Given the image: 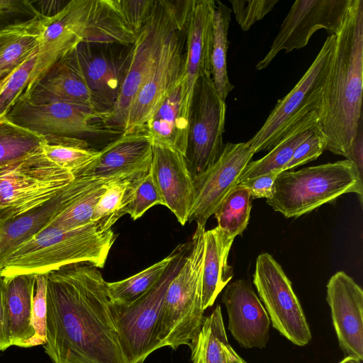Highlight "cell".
I'll list each match as a JSON object with an SVG mask.
<instances>
[{
	"label": "cell",
	"mask_w": 363,
	"mask_h": 363,
	"mask_svg": "<svg viewBox=\"0 0 363 363\" xmlns=\"http://www.w3.org/2000/svg\"><path fill=\"white\" fill-rule=\"evenodd\" d=\"M186 1L155 0L152 11L130 48V56L118 99L102 114L111 132L123 133L132 101L152 71L162 45Z\"/></svg>",
	"instance_id": "obj_7"
},
{
	"label": "cell",
	"mask_w": 363,
	"mask_h": 363,
	"mask_svg": "<svg viewBox=\"0 0 363 363\" xmlns=\"http://www.w3.org/2000/svg\"><path fill=\"white\" fill-rule=\"evenodd\" d=\"M318 110L325 150L347 157L362 119L363 1L350 0Z\"/></svg>",
	"instance_id": "obj_2"
},
{
	"label": "cell",
	"mask_w": 363,
	"mask_h": 363,
	"mask_svg": "<svg viewBox=\"0 0 363 363\" xmlns=\"http://www.w3.org/2000/svg\"><path fill=\"white\" fill-rule=\"evenodd\" d=\"M226 105L218 95L211 74L199 77L191 96L187 147L184 159L193 179L220 157Z\"/></svg>",
	"instance_id": "obj_12"
},
{
	"label": "cell",
	"mask_w": 363,
	"mask_h": 363,
	"mask_svg": "<svg viewBox=\"0 0 363 363\" xmlns=\"http://www.w3.org/2000/svg\"><path fill=\"white\" fill-rule=\"evenodd\" d=\"M221 300L228 313V329L235 340L245 349L264 348L271 322L250 281L240 279L228 284Z\"/></svg>",
	"instance_id": "obj_19"
},
{
	"label": "cell",
	"mask_w": 363,
	"mask_h": 363,
	"mask_svg": "<svg viewBox=\"0 0 363 363\" xmlns=\"http://www.w3.org/2000/svg\"><path fill=\"white\" fill-rule=\"evenodd\" d=\"M36 55L37 53L32 55L12 72L0 94V116L6 114L25 90L35 62Z\"/></svg>",
	"instance_id": "obj_40"
},
{
	"label": "cell",
	"mask_w": 363,
	"mask_h": 363,
	"mask_svg": "<svg viewBox=\"0 0 363 363\" xmlns=\"http://www.w3.org/2000/svg\"><path fill=\"white\" fill-rule=\"evenodd\" d=\"M74 178L46 157L42 150L8 164L0 173V208L15 217L43 206Z\"/></svg>",
	"instance_id": "obj_8"
},
{
	"label": "cell",
	"mask_w": 363,
	"mask_h": 363,
	"mask_svg": "<svg viewBox=\"0 0 363 363\" xmlns=\"http://www.w3.org/2000/svg\"><path fill=\"white\" fill-rule=\"evenodd\" d=\"M189 108L184 77L166 95L146 124L152 145L169 147L184 157Z\"/></svg>",
	"instance_id": "obj_24"
},
{
	"label": "cell",
	"mask_w": 363,
	"mask_h": 363,
	"mask_svg": "<svg viewBox=\"0 0 363 363\" xmlns=\"http://www.w3.org/2000/svg\"><path fill=\"white\" fill-rule=\"evenodd\" d=\"M193 2L186 1L168 33L152 71L131 103L123 133L145 131L162 101L185 77L186 25Z\"/></svg>",
	"instance_id": "obj_10"
},
{
	"label": "cell",
	"mask_w": 363,
	"mask_h": 363,
	"mask_svg": "<svg viewBox=\"0 0 363 363\" xmlns=\"http://www.w3.org/2000/svg\"><path fill=\"white\" fill-rule=\"evenodd\" d=\"M326 301L333 328L345 356L363 359V291L344 272H337L327 284Z\"/></svg>",
	"instance_id": "obj_18"
},
{
	"label": "cell",
	"mask_w": 363,
	"mask_h": 363,
	"mask_svg": "<svg viewBox=\"0 0 363 363\" xmlns=\"http://www.w3.org/2000/svg\"><path fill=\"white\" fill-rule=\"evenodd\" d=\"M45 137L0 116V164L20 160L41 150Z\"/></svg>",
	"instance_id": "obj_35"
},
{
	"label": "cell",
	"mask_w": 363,
	"mask_h": 363,
	"mask_svg": "<svg viewBox=\"0 0 363 363\" xmlns=\"http://www.w3.org/2000/svg\"><path fill=\"white\" fill-rule=\"evenodd\" d=\"M4 77H0V79H2V78H4Z\"/></svg>",
	"instance_id": "obj_50"
},
{
	"label": "cell",
	"mask_w": 363,
	"mask_h": 363,
	"mask_svg": "<svg viewBox=\"0 0 363 363\" xmlns=\"http://www.w3.org/2000/svg\"><path fill=\"white\" fill-rule=\"evenodd\" d=\"M255 154L247 142L225 144L218 160L193 179L194 200L189 223L206 225L224 198L238 184L239 177Z\"/></svg>",
	"instance_id": "obj_16"
},
{
	"label": "cell",
	"mask_w": 363,
	"mask_h": 363,
	"mask_svg": "<svg viewBox=\"0 0 363 363\" xmlns=\"http://www.w3.org/2000/svg\"><path fill=\"white\" fill-rule=\"evenodd\" d=\"M11 346L4 310V281L2 279L0 282V351H4Z\"/></svg>",
	"instance_id": "obj_46"
},
{
	"label": "cell",
	"mask_w": 363,
	"mask_h": 363,
	"mask_svg": "<svg viewBox=\"0 0 363 363\" xmlns=\"http://www.w3.org/2000/svg\"><path fill=\"white\" fill-rule=\"evenodd\" d=\"M12 123L44 137L78 138L100 134L97 121L102 123V113L91 108L66 103L35 104L18 97L6 114Z\"/></svg>",
	"instance_id": "obj_15"
},
{
	"label": "cell",
	"mask_w": 363,
	"mask_h": 363,
	"mask_svg": "<svg viewBox=\"0 0 363 363\" xmlns=\"http://www.w3.org/2000/svg\"><path fill=\"white\" fill-rule=\"evenodd\" d=\"M116 237L94 223L72 230L47 225L0 260V279L48 274L76 263L103 268Z\"/></svg>",
	"instance_id": "obj_4"
},
{
	"label": "cell",
	"mask_w": 363,
	"mask_h": 363,
	"mask_svg": "<svg viewBox=\"0 0 363 363\" xmlns=\"http://www.w3.org/2000/svg\"><path fill=\"white\" fill-rule=\"evenodd\" d=\"M317 124V110L301 117L286 130L281 140L266 155L248 163L239 177L238 184L245 179L272 171L282 172L296 147L308 137Z\"/></svg>",
	"instance_id": "obj_28"
},
{
	"label": "cell",
	"mask_w": 363,
	"mask_h": 363,
	"mask_svg": "<svg viewBox=\"0 0 363 363\" xmlns=\"http://www.w3.org/2000/svg\"><path fill=\"white\" fill-rule=\"evenodd\" d=\"M150 171L162 197L163 206L184 225L194 203V187L184 155L169 147L153 145Z\"/></svg>",
	"instance_id": "obj_21"
},
{
	"label": "cell",
	"mask_w": 363,
	"mask_h": 363,
	"mask_svg": "<svg viewBox=\"0 0 363 363\" xmlns=\"http://www.w3.org/2000/svg\"><path fill=\"white\" fill-rule=\"evenodd\" d=\"M253 283L272 326L297 346L308 344L312 335L301 305L291 281L271 255L257 257Z\"/></svg>",
	"instance_id": "obj_13"
},
{
	"label": "cell",
	"mask_w": 363,
	"mask_h": 363,
	"mask_svg": "<svg viewBox=\"0 0 363 363\" xmlns=\"http://www.w3.org/2000/svg\"><path fill=\"white\" fill-rule=\"evenodd\" d=\"M133 182L121 181L111 184L100 197L94 212L93 223L102 230L111 229L114 223L123 215L130 201Z\"/></svg>",
	"instance_id": "obj_37"
},
{
	"label": "cell",
	"mask_w": 363,
	"mask_h": 363,
	"mask_svg": "<svg viewBox=\"0 0 363 363\" xmlns=\"http://www.w3.org/2000/svg\"><path fill=\"white\" fill-rule=\"evenodd\" d=\"M45 138L41 147L44 155L74 176L86 168L99 153V150L89 149L88 143L79 138L50 136Z\"/></svg>",
	"instance_id": "obj_34"
},
{
	"label": "cell",
	"mask_w": 363,
	"mask_h": 363,
	"mask_svg": "<svg viewBox=\"0 0 363 363\" xmlns=\"http://www.w3.org/2000/svg\"><path fill=\"white\" fill-rule=\"evenodd\" d=\"M47 288L48 274H35L31 311V324L35 335L28 347L45 345L47 342Z\"/></svg>",
	"instance_id": "obj_39"
},
{
	"label": "cell",
	"mask_w": 363,
	"mask_h": 363,
	"mask_svg": "<svg viewBox=\"0 0 363 363\" xmlns=\"http://www.w3.org/2000/svg\"><path fill=\"white\" fill-rule=\"evenodd\" d=\"M38 48L25 97L59 61L82 43L131 46L135 32L123 0H72L56 13L38 16Z\"/></svg>",
	"instance_id": "obj_3"
},
{
	"label": "cell",
	"mask_w": 363,
	"mask_h": 363,
	"mask_svg": "<svg viewBox=\"0 0 363 363\" xmlns=\"http://www.w3.org/2000/svg\"><path fill=\"white\" fill-rule=\"evenodd\" d=\"M234 238L218 226L205 231L202 303L205 311L233 277L228 258Z\"/></svg>",
	"instance_id": "obj_27"
},
{
	"label": "cell",
	"mask_w": 363,
	"mask_h": 363,
	"mask_svg": "<svg viewBox=\"0 0 363 363\" xmlns=\"http://www.w3.org/2000/svg\"><path fill=\"white\" fill-rule=\"evenodd\" d=\"M47 306L44 348L53 363H128L98 267L76 263L49 272Z\"/></svg>",
	"instance_id": "obj_1"
},
{
	"label": "cell",
	"mask_w": 363,
	"mask_h": 363,
	"mask_svg": "<svg viewBox=\"0 0 363 363\" xmlns=\"http://www.w3.org/2000/svg\"><path fill=\"white\" fill-rule=\"evenodd\" d=\"M18 16H40L33 1L18 0H0V21Z\"/></svg>",
	"instance_id": "obj_44"
},
{
	"label": "cell",
	"mask_w": 363,
	"mask_h": 363,
	"mask_svg": "<svg viewBox=\"0 0 363 363\" xmlns=\"http://www.w3.org/2000/svg\"><path fill=\"white\" fill-rule=\"evenodd\" d=\"M158 204L163 205V199L150 169L145 176L133 182L132 196L125 213L135 220Z\"/></svg>",
	"instance_id": "obj_38"
},
{
	"label": "cell",
	"mask_w": 363,
	"mask_h": 363,
	"mask_svg": "<svg viewBox=\"0 0 363 363\" xmlns=\"http://www.w3.org/2000/svg\"><path fill=\"white\" fill-rule=\"evenodd\" d=\"M13 211L8 208H0V226L8 220L15 218Z\"/></svg>",
	"instance_id": "obj_47"
},
{
	"label": "cell",
	"mask_w": 363,
	"mask_h": 363,
	"mask_svg": "<svg viewBox=\"0 0 363 363\" xmlns=\"http://www.w3.org/2000/svg\"><path fill=\"white\" fill-rule=\"evenodd\" d=\"M339 363H362V360L353 357L346 356Z\"/></svg>",
	"instance_id": "obj_48"
},
{
	"label": "cell",
	"mask_w": 363,
	"mask_h": 363,
	"mask_svg": "<svg viewBox=\"0 0 363 363\" xmlns=\"http://www.w3.org/2000/svg\"><path fill=\"white\" fill-rule=\"evenodd\" d=\"M215 5L213 0H194L188 18L185 83L189 105L197 79L211 74Z\"/></svg>",
	"instance_id": "obj_22"
},
{
	"label": "cell",
	"mask_w": 363,
	"mask_h": 363,
	"mask_svg": "<svg viewBox=\"0 0 363 363\" xmlns=\"http://www.w3.org/2000/svg\"><path fill=\"white\" fill-rule=\"evenodd\" d=\"M325 139L316 126L295 150L283 172L316 160L325 150Z\"/></svg>",
	"instance_id": "obj_42"
},
{
	"label": "cell",
	"mask_w": 363,
	"mask_h": 363,
	"mask_svg": "<svg viewBox=\"0 0 363 363\" xmlns=\"http://www.w3.org/2000/svg\"><path fill=\"white\" fill-rule=\"evenodd\" d=\"M204 235L203 229H196L184 261L168 285L158 330L160 347H191L201 327Z\"/></svg>",
	"instance_id": "obj_6"
},
{
	"label": "cell",
	"mask_w": 363,
	"mask_h": 363,
	"mask_svg": "<svg viewBox=\"0 0 363 363\" xmlns=\"http://www.w3.org/2000/svg\"><path fill=\"white\" fill-rule=\"evenodd\" d=\"M363 123H359L356 135L352 141L346 160L356 167L359 176L363 178Z\"/></svg>",
	"instance_id": "obj_45"
},
{
	"label": "cell",
	"mask_w": 363,
	"mask_h": 363,
	"mask_svg": "<svg viewBox=\"0 0 363 363\" xmlns=\"http://www.w3.org/2000/svg\"><path fill=\"white\" fill-rule=\"evenodd\" d=\"M335 39V35L327 37L298 82L277 101L261 128L247 142L255 153L271 150L294 123L306 114L318 110Z\"/></svg>",
	"instance_id": "obj_9"
},
{
	"label": "cell",
	"mask_w": 363,
	"mask_h": 363,
	"mask_svg": "<svg viewBox=\"0 0 363 363\" xmlns=\"http://www.w3.org/2000/svg\"><path fill=\"white\" fill-rule=\"evenodd\" d=\"M187 244L178 245L166 257L138 274L121 281L106 282L111 303L128 306L146 294L160 281L172 262Z\"/></svg>",
	"instance_id": "obj_32"
},
{
	"label": "cell",
	"mask_w": 363,
	"mask_h": 363,
	"mask_svg": "<svg viewBox=\"0 0 363 363\" xmlns=\"http://www.w3.org/2000/svg\"><path fill=\"white\" fill-rule=\"evenodd\" d=\"M121 181L90 176H77L67 186L65 208L48 225L64 230L79 228L93 223L94 208L100 197L113 183Z\"/></svg>",
	"instance_id": "obj_25"
},
{
	"label": "cell",
	"mask_w": 363,
	"mask_h": 363,
	"mask_svg": "<svg viewBox=\"0 0 363 363\" xmlns=\"http://www.w3.org/2000/svg\"><path fill=\"white\" fill-rule=\"evenodd\" d=\"M91 44L79 45L73 54L92 93L96 110L104 113L113 106L118 99L130 49L122 55H115L111 50L94 48Z\"/></svg>",
	"instance_id": "obj_20"
},
{
	"label": "cell",
	"mask_w": 363,
	"mask_h": 363,
	"mask_svg": "<svg viewBox=\"0 0 363 363\" xmlns=\"http://www.w3.org/2000/svg\"><path fill=\"white\" fill-rule=\"evenodd\" d=\"M23 98L35 104L66 102L97 111L73 52L56 63Z\"/></svg>",
	"instance_id": "obj_23"
},
{
	"label": "cell",
	"mask_w": 363,
	"mask_h": 363,
	"mask_svg": "<svg viewBox=\"0 0 363 363\" xmlns=\"http://www.w3.org/2000/svg\"><path fill=\"white\" fill-rule=\"evenodd\" d=\"M347 193L362 203L363 178L348 160L282 172L267 203L286 218H298Z\"/></svg>",
	"instance_id": "obj_5"
},
{
	"label": "cell",
	"mask_w": 363,
	"mask_h": 363,
	"mask_svg": "<svg viewBox=\"0 0 363 363\" xmlns=\"http://www.w3.org/2000/svg\"><path fill=\"white\" fill-rule=\"evenodd\" d=\"M65 187L41 207L11 219L0 226V260L43 230L65 207ZM2 279H0V282Z\"/></svg>",
	"instance_id": "obj_29"
},
{
	"label": "cell",
	"mask_w": 363,
	"mask_h": 363,
	"mask_svg": "<svg viewBox=\"0 0 363 363\" xmlns=\"http://www.w3.org/2000/svg\"><path fill=\"white\" fill-rule=\"evenodd\" d=\"M190 349L192 363H248L230 345L219 305L204 317Z\"/></svg>",
	"instance_id": "obj_30"
},
{
	"label": "cell",
	"mask_w": 363,
	"mask_h": 363,
	"mask_svg": "<svg viewBox=\"0 0 363 363\" xmlns=\"http://www.w3.org/2000/svg\"><path fill=\"white\" fill-rule=\"evenodd\" d=\"M13 71H12L11 73L8 74L4 78L0 79V94H1L2 91L4 90L6 84H7V82H8V81H9V78H10V77H11V74H12V72Z\"/></svg>",
	"instance_id": "obj_49"
},
{
	"label": "cell",
	"mask_w": 363,
	"mask_h": 363,
	"mask_svg": "<svg viewBox=\"0 0 363 363\" xmlns=\"http://www.w3.org/2000/svg\"><path fill=\"white\" fill-rule=\"evenodd\" d=\"M213 25V50L211 77L220 99L225 101L234 89L227 70L228 40L231 9L220 1H215Z\"/></svg>",
	"instance_id": "obj_33"
},
{
	"label": "cell",
	"mask_w": 363,
	"mask_h": 363,
	"mask_svg": "<svg viewBox=\"0 0 363 363\" xmlns=\"http://www.w3.org/2000/svg\"><path fill=\"white\" fill-rule=\"evenodd\" d=\"M279 171H272L260 176L245 179L239 184L246 187L252 199H269L272 196L273 186Z\"/></svg>",
	"instance_id": "obj_43"
},
{
	"label": "cell",
	"mask_w": 363,
	"mask_h": 363,
	"mask_svg": "<svg viewBox=\"0 0 363 363\" xmlns=\"http://www.w3.org/2000/svg\"><path fill=\"white\" fill-rule=\"evenodd\" d=\"M38 16L0 29V77H4L38 52Z\"/></svg>",
	"instance_id": "obj_31"
},
{
	"label": "cell",
	"mask_w": 363,
	"mask_h": 363,
	"mask_svg": "<svg viewBox=\"0 0 363 363\" xmlns=\"http://www.w3.org/2000/svg\"><path fill=\"white\" fill-rule=\"evenodd\" d=\"M152 143L146 131L123 133L99 150L98 157L77 176L134 182L147 174Z\"/></svg>",
	"instance_id": "obj_17"
},
{
	"label": "cell",
	"mask_w": 363,
	"mask_h": 363,
	"mask_svg": "<svg viewBox=\"0 0 363 363\" xmlns=\"http://www.w3.org/2000/svg\"><path fill=\"white\" fill-rule=\"evenodd\" d=\"M350 0H296L281 24L269 50L256 65L257 70L269 66L277 55L305 47L318 30L336 35L343 23Z\"/></svg>",
	"instance_id": "obj_14"
},
{
	"label": "cell",
	"mask_w": 363,
	"mask_h": 363,
	"mask_svg": "<svg viewBox=\"0 0 363 363\" xmlns=\"http://www.w3.org/2000/svg\"><path fill=\"white\" fill-rule=\"evenodd\" d=\"M251 195L244 186L237 184L224 198L214 213L218 227L231 238L242 235L250 216Z\"/></svg>",
	"instance_id": "obj_36"
},
{
	"label": "cell",
	"mask_w": 363,
	"mask_h": 363,
	"mask_svg": "<svg viewBox=\"0 0 363 363\" xmlns=\"http://www.w3.org/2000/svg\"><path fill=\"white\" fill-rule=\"evenodd\" d=\"M189 242L172 262L160 281L146 294L128 306L111 303L119 341L128 363H143L160 348L158 330L168 285L181 267Z\"/></svg>",
	"instance_id": "obj_11"
},
{
	"label": "cell",
	"mask_w": 363,
	"mask_h": 363,
	"mask_svg": "<svg viewBox=\"0 0 363 363\" xmlns=\"http://www.w3.org/2000/svg\"><path fill=\"white\" fill-rule=\"evenodd\" d=\"M235 19L247 31L269 13L279 0H230Z\"/></svg>",
	"instance_id": "obj_41"
},
{
	"label": "cell",
	"mask_w": 363,
	"mask_h": 363,
	"mask_svg": "<svg viewBox=\"0 0 363 363\" xmlns=\"http://www.w3.org/2000/svg\"><path fill=\"white\" fill-rule=\"evenodd\" d=\"M4 310L11 346L28 347L35 335L31 324L34 274L4 279Z\"/></svg>",
	"instance_id": "obj_26"
}]
</instances>
